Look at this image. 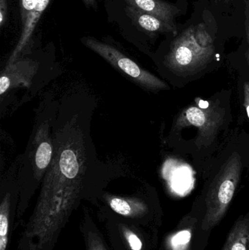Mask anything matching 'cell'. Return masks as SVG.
Masks as SVG:
<instances>
[{
  "label": "cell",
  "mask_w": 249,
  "mask_h": 250,
  "mask_svg": "<svg viewBox=\"0 0 249 250\" xmlns=\"http://www.w3.org/2000/svg\"><path fill=\"white\" fill-rule=\"evenodd\" d=\"M89 113L66 104L53 128L54 156L42 182L32 228L42 242L59 226L96 175V154L89 135Z\"/></svg>",
  "instance_id": "cell-1"
},
{
  "label": "cell",
  "mask_w": 249,
  "mask_h": 250,
  "mask_svg": "<svg viewBox=\"0 0 249 250\" xmlns=\"http://www.w3.org/2000/svg\"><path fill=\"white\" fill-rule=\"evenodd\" d=\"M214 54L213 38L205 24L199 23L183 31L174 40L165 64L173 73L188 76L203 70Z\"/></svg>",
  "instance_id": "cell-2"
},
{
  "label": "cell",
  "mask_w": 249,
  "mask_h": 250,
  "mask_svg": "<svg viewBox=\"0 0 249 250\" xmlns=\"http://www.w3.org/2000/svg\"><path fill=\"white\" fill-rule=\"evenodd\" d=\"M241 169V157L235 152L216 175L206 197V213L202 224L203 230H211L223 218L235 195Z\"/></svg>",
  "instance_id": "cell-3"
},
{
  "label": "cell",
  "mask_w": 249,
  "mask_h": 250,
  "mask_svg": "<svg viewBox=\"0 0 249 250\" xmlns=\"http://www.w3.org/2000/svg\"><path fill=\"white\" fill-rule=\"evenodd\" d=\"M81 42L137 84L151 90H161L168 88L165 82L140 67L137 63L112 45L92 38H83Z\"/></svg>",
  "instance_id": "cell-4"
},
{
  "label": "cell",
  "mask_w": 249,
  "mask_h": 250,
  "mask_svg": "<svg viewBox=\"0 0 249 250\" xmlns=\"http://www.w3.org/2000/svg\"><path fill=\"white\" fill-rule=\"evenodd\" d=\"M223 110L219 107L191 105L181 112L177 120V127L194 126L203 141H211L217 133L224 122Z\"/></svg>",
  "instance_id": "cell-5"
},
{
  "label": "cell",
  "mask_w": 249,
  "mask_h": 250,
  "mask_svg": "<svg viewBox=\"0 0 249 250\" xmlns=\"http://www.w3.org/2000/svg\"><path fill=\"white\" fill-rule=\"evenodd\" d=\"M32 148L29 153V163L32 165V172L35 180L44 178L48 167L51 166L54 156V145L52 137L49 135V125L45 122L41 125L35 135Z\"/></svg>",
  "instance_id": "cell-6"
},
{
  "label": "cell",
  "mask_w": 249,
  "mask_h": 250,
  "mask_svg": "<svg viewBox=\"0 0 249 250\" xmlns=\"http://www.w3.org/2000/svg\"><path fill=\"white\" fill-rule=\"evenodd\" d=\"M126 13L130 18L133 23L140 29L150 32H171L176 29L175 25L171 24L153 15L142 11L131 5H127Z\"/></svg>",
  "instance_id": "cell-7"
},
{
  "label": "cell",
  "mask_w": 249,
  "mask_h": 250,
  "mask_svg": "<svg viewBox=\"0 0 249 250\" xmlns=\"http://www.w3.org/2000/svg\"><path fill=\"white\" fill-rule=\"evenodd\" d=\"M125 1L127 5L153 15L171 24L175 25L174 19L180 11L176 6L162 0H125Z\"/></svg>",
  "instance_id": "cell-8"
},
{
  "label": "cell",
  "mask_w": 249,
  "mask_h": 250,
  "mask_svg": "<svg viewBox=\"0 0 249 250\" xmlns=\"http://www.w3.org/2000/svg\"><path fill=\"white\" fill-rule=\"evenodd\" d=\"M49 2L50 0H37V4L35 8L29 13L26 21L23 23L21 35H20V39H19V42L15 48L14 51L10 56L8 62L9 64H13V62L16 60L23 47L26 45L28 41L30 39L38 21L39 20L42 13L48 7Z\"/></svg>",
  "instance_id": "cell-9"
},
{
  "label": "cell",
  "mask_w": 249,
  "mask_h": 250,
  "mask_svg": "<svg viewBox=\"0 0 249 250\" xmlns=\"http://www.w3.org/2000/svg\"><path fill=\"white\" fill-rule=\"evenodd\" d=\"M222 250H249V217L235 223Z\"/></svg>",
  "instance_id": "cell-10"
},
{
  "label": "cell",
  "mask_w": 249,
  "mask_h": 250,
  "mask_svg": "<svg viewBox=\"0 0 249 250\" xmlns=\"http://www.w3.org/2000/svg\"><path fill=\"white\" fill-rule=\"evenodd\" d=\"M107 200L110 207L115 212L124 217H135L146 209V205L136 198L109 196Z\"/></svg>",
  "instance_id": "cell-11"
},
{
  "label": "cell",
  "mask_w": 249,
  "mask_h": 250,
  "mask_svg": "<svg viewBox=\"0 0 249 250\" xmlns=\"http://www.w3.org/2000/svg\"><path fill=\"white\" fill-rule=\"evenodd\" d=\"M10 194H6L0 207V250H5L8 243Z\"/></svg>",
  "instance_id": "cell-12"
},
{
  "label": "cell",
  "mask_w": 249,
  "mask_h": 250,
  "mask_svg": "<svg viewBox=\"0 0 249 250\" xmlns=\"http://www.w3.org/2000/svg\"><path fill=\"white\" fill-rule=\"evenodd\" d=\"M126 239L128 242L129 246L132 250H141L143 248V244L138 236L128 229L124 230Z\"/></svg>",
  "instance_id": "cell-13"
},
{
  "label": "cell",
  "mask_w": 249,
  "mask_h": 250,
  "mask_svg": "<svg viewBox=\"0 0 249 250\" xmlns=\"http://www.w3.org/2000/svg\"><path fill=\"white\" fill-rule=\"evenodd\" d=\"M87 236L88 250H106L102 240L96 233L89 232Z\"/></svg>",
  "instance_id": "cell-14"
},
{
  "label": "cell",
  "mask_w": 249,
  "mask_h": 250,
  "mask_svg": "<svg viewBox=\"0 0 249 250\" xmlns=\"http://www.w3.org/2000/svg\"><path fill=\"white\" fill-rule=\"evenodd\" d=\"M7 0H0V26L2 27L7 19Z\"/></svg>",
  "instance_id": "cell-15"
},
{
  "label": "cell",
  "mask_w": 249,
  "mask_h": 250,
  "mask_svg": "<svg viewBox=\"0 0 249 250\" xmlns=\"http://www.w3.org/2000/svg\"><path fill=\"white\" fill-rule=\"evenodd\" d=\"M246 21L245 27L246 32H247V41H248V51H247V58H248V62L249 64V1H246Z\"/></svg>",
  "instance_id": "cell-16"
},
{
  "label": "cell",
  "mask_w": 249,
  "mask_h": 250,
  "mask_svg": "<svg viewBox=\"0 0 249 250\" xmlns=\"http://www.w3.org/2000/svg\"><path fill=\"white\" fill-rule=\"evenodd\" d=\"M244 106L247 110L249 120V82H245L244 85Z\"/></svg>",
  "instance_id": "cell-17"
},
{
  "label": "cell",
  "mask_w": 249,
  "mask_h": 250,
  "mask_svg": "<svg viewBox=\"0 0 249 250\" xmlns=\"http://www.w3.org/2000/svg\"><path fill=\"white\" fill-rule=\"evenodd\" d=\"M82 1L84 2V4H86V7H96V0H82Z\"/></svg>",
  "instance_id": "cell-18"
}]
</instances>
